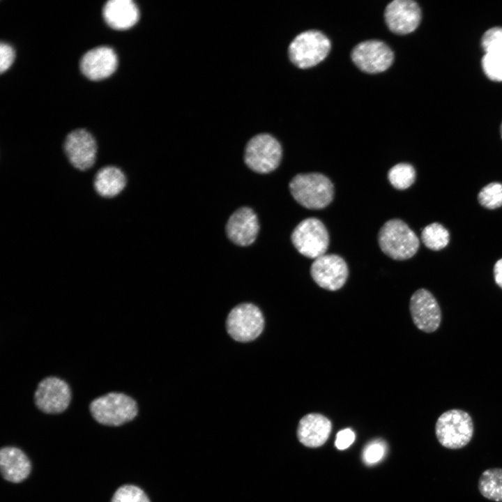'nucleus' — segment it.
Wrapping results in <instances>:
<instances>
[{"label": "nucleus", "mask_w": 502, "mask_h": 502, "mask_svg": "<svg viewBox=\"0 0 502 502\" xmlns=\"http://www.w3.org/2000/svg\"><path fill=\"white\" fill-rule=\"evenodd\" d=\"M89 411L98 423L117 427L132 420L138 413V406L128 395L110 391L93 399Z\"/></svg>", "instance_id": "1"}, {"label": "nucleus", "mask_w": 502, "mask_h": 502, "mask_svg": "<svg viewBox=\"0 0 502 502\" xmlns=\"http://www.w3.org/2000/svg\"><path fill=\"white\" fill-rule=\"evenodd\" d=\"M294 199L302 206L312 210L322 209L334 197L331 181L321 173L298 174L289 183Z\"/></svg>", "instance_id": "2"}, {"label": "nucleus", "mask_w": 502, "mask_h": 502, "mask_svg": "<svg viewBox=\"0 0 502 502\" xmlns=\"http://www.w3.org/2000/svg\"><path fill=\"white\" fill-rule=\"evenodd\" d=\"M378 242L382 252L395 260L412 257L419 248L416 234L400 219H391L383 225L378 234Z\"/></svg>", "instance_id": "3"}, {"label": "nucleus", "mask_w": 502, "mask_h": 502, "mask_svg": "<svg viewBox=\"0 0 502 502\" xmlns=\"http://www.w3.org/2000/svg\"><path fill=\"white\" fill-rule=\"evenodd\" d=\"M474 432L471 416L466 411L452 409L443 412L435 424V434L439 443L448 449L466 446Z\"/></svg>", "instance_id": "4"}, {"label": "nucleus", "mask_w": 502, "mask_h": 502, "mask_svg": "<svg viewBox=\"0 0 502 502\" xmlns=\"http://www.w3.org/2000/svg\"><path fill=\"white\" fill-rule=\"evenodd\" d=\"M330 42L317 30H308L296 36L291 42L288 53L291 61L300 68H309L322 61L329 53Z\"/></svg>", "instance_id": "5"}, {"label": "nucleus", "mask_w": 502, "mask_h": 502, "mask_svg": "<svg viewBox=\"0 0 502 502\" xmlns=\"http://www.w3.org/2000/svg\"><path fill=\"white\" fill-rule=\"evenodd\" d=\"M282 153L281 145L275 137L268 134H259L248 142L244 160L252 171L266 174L279 166Z\"/></svg>", "instance_id": "6"}, {"label": "nucleus", "mask_w": 502, "mask_h": 502, "mask_svg": "<svg viewBox=\"0 0 502 502\" xmlns=\"http://www.w3.org/2000/svg\"><path fill=\"white\" fill-rule=\"evenodd\" d=\"M291 242L299 253L311 259L325 254L329 235L324 223L316 218L302 220L291 235Z\"/></svg>", "instance_id": "7"}, {"label": "nucleus", "mask_w": 502, "mask_h": 502, "mask_svg": "<svg viewBox=\"0 0 502 502\" xmlns=\"http://www.w3.org/2000/svg\"><path fill=\"white\" fill-rule=\"evenodd\" d=\"M72 391L63 379L48 376L41 379L33 393L36 406L47 414H58L65 411L70 404Z\"/></svg>", "instance_id": "8"}, {"label": "nucleus", "mask_w": 502, "mask_h": 502, "mask_svg": "<svg viewBox=\"0 0 502 502\" xmlns=\"http://www.w3.org/2000/svg\"><path fill=\"white\" fill-rule=\"evenodd\" d=\"M264 317L253 304L243 303L229 312L226 322L230 336L236 341L246 342L256 339L264 328Z\"/></svg>", "instance_id": "9"}, {"label": "nucleus", "mask_w": 502, "mask_h": 502, "mask_svg": "<svg viewBox=\"0 0 502 502\" xmlns=\"http://www.w3.org/2000/svg\"><path fill=\"white\" fill-rule=\"evenodd\" d=\"M63 150L70 164L77 170L85 172L93 167L98 151L93 136L85 129H76L66 136Z\"/></svg>", "instance_id": "10"}, {"label": "nucleus", "mask_w": 502, "mask_h": 502, "mask_svg": "<svg viewBox=\"0 0 502 502\" xmlns=\"http://www.w3.org/2000/svg\"><path fill=\"white\" fill-rule=\"evenodd\" d=\"M351 59L355 65L367 73H379L393 63L394 54L383 42L376 40L360 43L353 49Z\"/></svg>", "instance_id": "11"}, {"label": "nucleus", "mask_w": 502, "mask_h": 502, "mask_svg": "<svg viewBox=\"0 0 502 502\" xmlns=\"http://www.w3.org/2000/svg\"><path fill=\"white\" fill-rule=\"evenodd\" d=\"M310 275L320 287L336 291L345 284L349 269L342 257L335 254H325L314 260L310 267Z\"/></svg>", "instance_id": "12"}, {"label": "nucleus", "mask_w": 502, "mask_h": 502, "mask_svg": "<svg viewBox=\"0 0 502 502\" xmlns=\"http://www.w3.org/2000/svg\"><path fill=\"white\" fill-rule=\"evenodd\" d=\"M409 310L416 326L425 333L438 329L441 321L440 306L433 294L425 289L416 291L410 298Z\"/></svg>", "instance_id": "13"}, {"label": "nucleus", "mask_w": 502, "mask_h": 502, "mask_svg": "<svg viewBox=\"0 0 502 502\" xmlns=\"http://www.w3.org/2000/svg\"><path fill=\"white\" fill-rule=\"evenodd\" d=\"M386 25L394 33L399 35L413 32L419 25L421 10L418 3L411 0H395L385 9Z\"/></svg>", "instance_id": "14"}, {"label": "nucleus", "mask_w": 502, "mask_h": 502, "mask_svg": "<svg viewBox=\"0 0 502 502\" xmlns=\"http://www.w3.org/2000/svg\"><path fill=\"white\" fill-rule=\"evenodd\" d=\"M118 59L114 50L99 46L86 52L79 63L80 70L88 79L98 81L109 77L116 69Z\"/></svg>", "instance_id": "15"}, {"label": "nucleus", "mask_w": 502, "mask_h": 502, "mask_svg": "<svg viewBox=\"0 0 502 502\" xmlns=\"http://www.w3.org/2000/svg\"><path fill=\"white\" fill-rule=\"evenodd\" d=\"M259 225L257 215L249 207L237 209L229 217L226 233L231 241L240 246H248L255 241Z\"/></svg>", "instance_id": "16"}, {"label": "nucleus", "mask_w": 502, "mask_h": 502, "mask_svg": "<svg viewBox=\"0 0 502 502\" xmlns=\"http://www.w3.org/2000/svg\"><path fill=\"white\" fill-rule=\"evenodd\" d=\"M331 423L319 413H309L299 421L297 435L301 443L307 447L315 448L323 445L331 431Z\"/></svg>", "instance_id": "17"}, {"label": "nucleus", "mask_w": 502, "mask_h": 502, "mask_svg": "<svg viewBox=\"0 0 502 502\" xmlns=\"http://www.w3.org/2000/svg\"><path fill=\"white\" fill-rule=\"evenodd\" d=\"M102 15L111 28L125 30L137 22L139 13L137 5L131 0H109L103 6Z\"/></svg>", "instance_id": "18"}, {"label": "nucleus", "mask_w": 502, "mask_h": 502, "mask_svg": "<svg viewBox=\"0 0 502 502\" xmlns=\"http://www.w3.org/2000/svg\"><path fill=\"white\" fill-rule=\"evenodd\" d=\"M128 178L119 167L107 165L99 169L93 178V186L96 193L104 199H113L126 188Z\"/></svg>", "instance_id": "19"}, {"label": "nucleus", "mask_w": 502, "mask_h": 502, "mask_svg": "<svg viewBox=\"0 0 502 502\" xmlns=\"http://www.w3.org/2000/svg\"><path fill=\"white\" fill-rule=\"evenodd\" d=\"M0 468L5 480L17 483L29 476L31 467L29 459L21 450L5 447L0 451Z\"/></svg>", "instance_id": "20"}, {"label": "nucleus", "mask_w": 502, "mask_h": 502, "mask_svg": "<svg viewBox=\"0 0 502 502\" xmlns=\"http://www.w3.org/2000/svg\"><path fill=\"white\" fill-rule=\"evenodd\" d=\"M478 489L487 499L502 502V469L492 468L484 471L478 480Z\"/></svg>", "instance_id": "21"}, {"label": "nucleus", "mask_w": 502, "mask_h": 502, "mask_svg": "<svg viewBox=\"0 0 502 502\" xmlns=\"http://www.w3.org/2000/svg\"><path fill=\"white\" fill-rule=\"evenodd\" d=\"M421 239L425 245L432 250H440L449 243L448 230L438 222L426 226L421 233Z\"/></svg>", "instance_id": "22"}, {"label": "nucleus", "mask_w": 502, "mask_h": 502, "mask_svg": "<svg viewBox=\"0 0 502 502\" xmlns=\"http://www.w3.org/2000/svg\"><path fill=\"white\" fill-rule=\"evenodd\" d=\"M388 178L395 188L405 190L414 183L416 171L410 164L399 163L390 169Z\"/></svg>", "instance_id": "23"}, {"label": "nucleus", "mask_w": 502, "mask_h": 502, "mask_svg": "<svg viewBox=\"0 0 502 502\" xmlns=\"http://www.w3.org/2000/svg\"><path fill=\"white\" fill-rule=\"evenodd\" d=\"M478 201L489 209L502 206V184L495 182L485 186L478 194Z\"/></svg>", "instance_id": "24"}, {"label": "nucleus", "mask_w": 502, "mask_h": 502, "mask_svg": "<svg viewBox=\"0 0 502 502\" xmlns=\"http://www.w3.org/2000/svg\"><path fill=\"white\" fill-rule=\"evenodd\" d=\"M111 502H150L144 492L139 487L126 485L120 487L114 494Z\"/></svg>", "instance_id": "25"}, {"label": "nucleus", "mask_w": 502, "mask_h": 502, "mask_svg": "<svg viewBox=\"0 0 502 502\" xmlns=\"http://www.w3.org/2000/svg\"><path fill=\"white\" fill-rule=\"evenodd\" d=\"M481 44L485 53L502 55V27L488 29L482 37Z\"/></svg>", "instance_id": "26"}, {"label": "nucleus", "mask_w": 502, "mask_h": 502, "mask_svg": "<svg viewBox=\"0 0 502 502\" xmlns=\"http://www.w3.org/2000/svg\"><path fill=\"white\" fill-rule=\"evenodd\" d=\"M482 66L489 79L502 82V55L485 53L482 59Z\"/></svg>", "instance_id": "27"}, {"label": "nucleus", "mask_w": 502, "mask_h": 502, "mask_svg": "<svg viewBox=\"0 0 502 502\" xmlns=\"http://www.w3.org/2000/svg\"><path fill=\"white\" fill-rule=\"evenodd\" d=\"M386 444L381 440H375L367 444L363 452V459L367 464H374L381 461L386 453Z\"/></svg>", "instance_id": "28"}, {"label": "nucleus", "mask_w": 502, "mask_h": 502, "mask_svg": "<svg viewBox=\"0 0 502 502\" xmlns=\"http://www.w3.org/2000/svg\"><path fill=\"white\" fill-rule=\"evenodd\" d=\"M15 52L13 48L6 43L0 44V72L6 71L13 63Z\"/></svg>", "instance_id": "29"}, {"label": "nucleus", "mask_w": 502, "mask_h": 502, "mask_svg": "<svg viewBox=\"0 0 502 502\" xmlns=\"http://www.w3.org/2000/svg\"><path fill=\"white\" fill-rule=\"evenodd\" d=\"M355 440L354 432L349 428L338 432L335 439V446L339 450H344L349 448Z\"/></svg>", "instance_id": "30"}, {"label": "nucleus", "mask_w": 502, "mask_h": 502, "mask_svg": "<svg viewBox=\"0 0 502 502\" xmlns=\"http://www.w3.org/2000/svg\"><path fill=\"white\" fill-rule=\"evenodd\" d=\"M494 277L496 284L502 289V259L498 260L494 266Z\"/></svg>", "instance_id": "31"}, {"label": "nucleus", "mask_w": 502, "mask_h": 502, "mask_svg": "<svg viewBox=\"0 0 502 502\" xmlns=\"http://www.w3.org/2000/svg\"><path fill=\"white\" fill-rule=\"evenodd\" d=\"M501 137H502V123H501Z\"/></svg>", "instance_id": "32"}]
</instances>
